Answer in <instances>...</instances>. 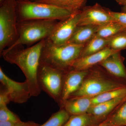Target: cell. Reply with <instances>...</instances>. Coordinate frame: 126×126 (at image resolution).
<instances>
[{"instance_id": "obj_1", "label": "cell", "mask_w": 126, "mask_h": 126, "mask_svg": "<svg viewBox=\"0 0 126 126\" xmlns=\"http://www.w3.org/2000/svg\"><path fill=\"white\" fill-rule=\"evenodd\" d=\"M45 40L28 48L16 47L4 50L0 54L5 61L17 65L20 69L29 84L31 97L38 96L41 92L37 81V73Z\"/></svg>"}, {"instance_id": "obj_2", "label": "cell", "mask_w": 126, "mask_h": 126, "mask_svg": "<svg viewBox=\"0 0 126 126\" xmlns=\"http://www.w3.org/2000/svg\"><path fill=\"white\" fill-rule=\"evenodd\" d=\"M85 45L66 44L55 45L46 39L42 49L40 62L67 72L79 58Z\"/></svg>"}, {"instance_id": "obj_3", "label": "cell", "mask_w": 126, "mask_h": 126, "mask_svg": "<svg viewBox=\"0 0 126 126\" xmlns=\"http://www.w3.org/2000/svg\"><path fill=\"white\" fill-rule=\"evenodd\" d=\"M58 22V20H53L18 21V38L13 44L4 50L7 51L22 45L31 46L46 39L50 36Z\"/></svg>"}, {"instance_id": "obj_4", "label": "cell", "mask_w": 126, "mask_h": 126, "mask_svg": "<svg viewBox=\"0 0 126 126\" xmlns=\"http://www.w3.org/2000/svg\"><path fill=\"white\" fill-rule=\"evenodd\" d=\"M18 21L31 20H62L74 14L55 5L31 0H17Z\"/></svg>"}, {"instance_id": "obj_5", "label": "cell", "mask_w": 126, "mask_h": 126, "mask_svg": "<svg viewBox=\"0 0 126 126\" xmlns=\"http://www.w3.org/2000/svg\"><path fill=\"white\" fill-rule=\"evenodd\" d=\"M121 80L106 73L99 68L94 67L89 69V72L85 77L79 89L70 96L88 97L92 98L110 90L126 87L122 83Z\"/></svg>"}, {"instance_id": "obj_6", "label": "cell", "mask_w": 126, "mask_h": 126, "mask_svg": "<svg viewBox=\"0 0 126 126\" xmlns=\"http://www.w3.org/2000/svg\"><path fill=\"white\" fill-rule=\"evenodd\" d=\"M17 0H5L0 4V54L18 38Z\"/></svg>"}, {"instance_id": "obj_7", "label": "cell", "mask_w": 126, "mask_h": 126, "mask_svg": "<svg viewBox=\"0 0 126 126\" xmlns=\"http://www.w3.org/2000/svg\"><path fill=\"white\" fill-rule=\"evenodd\" d=\"M67 72L40 61L38 69L37 81L41 90L53 99L59 106Z\"/></svg>"}, {"instance_id": "obj_8", "label": "cell", "mask_w": 126, "mask_h": 126, "mask_svg": "<svg viewBox=\"0 0 126 126\" xmlns=\"http://www.w3.org/2000/svg\"><path fill=\"white\" fill-rule=\"evenodd\" d=\"M80 12L74 13L67 19L59 21L47 39L55 45L66 44L78 26Z\"/></svg>"}, {"instance_id": "obj_9", "label": "cell", "mask_w": 126, "mask_h": 126, "mask_svg": "<svg viewBox=\"0 0 126 126\" xmlns=\"http://www.w3.org/2000/svg\"><path fill=\"white\" fill-rule=\"evenodd\" d=\"M0 82L9 93L11 101L17 104L27 102L31 97L27 81L20 82L10 78L0 67Z\"/></svg>"}, {"instance_id": "obj_10", "label": "cell", "mask_w": 126, "mask_h": 126, "mask_svg": "<svg viewBox=\"0 0 126 126\" xmlns=\"http://www.w3.org/2000/svg\"><path fill=\"white\" fill-rule=\"evenodd\" d=\"M112 21H115L108 9L97 3L92 6L84 7L81 11L78 26H99Z\"/></svg>"}, {"instance_id": "obj_11", "label": "cell", "mask_w": 126, "mask_h": 126, "mask_svg": "<svg viewBox=\"0 0 126 126\" xmlns=\"http://www.w3.org/2000/svg\"><path fill=\"white\" fill-rule=\"evenodd\" d=\"M89 72V69L83 70L70 69L66 72L59 106L60 108L63 107L65 102L70 96L79 89Z\"/></svg>"}, {"instance_id": "obj_12", "label": "cell", "mask_w": 126, "mask_h": 126, "mask_svg": "<svg viewBox=\"0 0 126 126\" xmlns=\"http://www.w3.org/2000/svg\"><path fill=\"white\" fill-rule=\"evenodd\" d=\"M118 51H120L114 50L108 47L99 52L84 57H80L73 63L70 69L88 70L96 64H99L111 55Z\"/></svg>"}, {"instance_id": "obj_13", "label": "cell", "mask_w": 126, "mask_h": 126, "mask_svg": "<svg viewBox=\"0 0 126 126\" xmlns=\"http://www.w3.org/2000/svg\"><path fill=\"white\" fill-rule=\"evenodd\" d=\"M98 64L113 77L126 81V69L120 51L111 55Z\"/></svg>"}, {"instance_id": "obj_14", "label": "cell", "mask_w": 126, "mask_h": 126, "mask_svg": "<svg viewBox=\"0 0 126 126\" xmlns=\"http://www.w3.org/2000/svg\"><path fill=\"white\" fill-rule=\"evenodd\" d=\"M126 96L118 97L110 101L90 107L87 113L92 115L101 122L106 120L122 103Z\"/></svg>"}, {"instance_id": "obj_15", "label": "cell", "mask_w": 126, "mask_h": 126, "mask_svg": "<svg viewBox=\"0 0 126 126\" xmlns=\"http://www.w3.org/2000/svg\"><path fill=\"white\" fill-rule=\"evenodd\" d=\"M91 106L92 98L90 97H73L67 100L62 108L71 116L87 113Z\"/></svg>"}, {"instance_id": "obj_16", "label": "cell", "mask_w": 126, "mask_h": 126, "mask_svg": "<svg viewBox=\"0 0 126 126\" xmlns=\"http://www.w3.org/2000/svg\"><path fill=\"white\" fill-rule=\"evenodd\" d=\"M98 26H78L66 44L85 45L94 36Z\"/></svg>"}, {"instance_id": "obj_17", "label": "cell", "mask_w": 126, "mask_h": 126, "mask_svg": "<svg viewBox=\"0 0 126 126\" xmlns=\"http://www.w3.org/2000/svg\"><path fill=\"white\" fill-rule=\"evenodd\" d=\"M44 2L62 7L73 13L81 11L87 0H31Z\"/></svg>"}, {"instance_id": "obj_18", "label": "cell", "mask_w": 126, "mask_h": 126, "mask_svg": "<svg viewBox=\"0 0 126 126\" xmlns=\"http://www.w3.org/2000/svg\"><path fill=\"white\" fill-rule=\"evenodd\" d=\"M111 38H104L98 37H93L84 46L79 58L95 53L108 47Z\"/></svg>"}, {"instance_id": "obj_19", "label": "cell", "mask_w": 126, "mask_h": 126, "mask_svg": "<svg viewBox=\"0 0 126 126\" xmlns=\"http://www.w3.org/2000/svg\"><path fill=\"white\" fill-rule=\"evenodd\" d=\"M124 32H126V30L119 23L112 21L98 26L94 37L109 38Z\"/></svg>"}, {"instance_id": "obj_20", "label": "cell", "mask_w": 126, "mask_h": 126, "mask_svg": "<svg viewBox=\"0 0 126 126\" xmlns=\"http://www.w3.org/2000/svg\"><path fill=\"white\" fill-rule=\"evenodd\" d=\"M101 122L87 113L81 115H71L63 126H93Z\"/></svg>"}, {"instance_id": "obj_21", "label": "cell", "mask_w": 126, "mask_h": 126, "mask_svg": "<svg viewBox=\"0 0 126 126\" xmlns=\"http://www.w3.org/2000/svg\"><path fill=\"white\" fill-rule=\"evenodd\" d=\"M118 107L107 119L113 126H126V101Z\"/></svg>"}, {"instance_id": "obj_22", "label": "cell", "mask_w": 126, "mask_h": 126, "mask_svg": "<svg viewBox=\"0 0 126 126\" xmlns=\"http://www.w3.org/2000/svg\"><path fill=\"white\" fill-rule=\"evenodd\" d=\"M126 95V87L110 90L92 98V106Z\"/></svg>"}, {"instance_id": "obj_23", "label": "cell", "mask_w": 126, "mask_h": 126, "mask_svg": "<svg viewBox=\"0 0 126 126\" xmlns=\"http://www.w3.org/2000/svg\"><path fill=\"white\" fill-rule=\"evenodd\" d=\"M70 116L64 108H61L58 111L52 114L47 121L39 126H63Z\"/></svg>"}, {"instance_id": "obj_24", "label": "cell", "mask_w": 126, "mask_h": 126, "mask_svg": "<svg viewBox=\"0 0 126 126\" xmlns=\"http://www.w3.org/2000/svg\"><path fill=\"white\" fill-rule=\"evenodd\" d=\"M108 47L116 51L126 48V32H122L112 37Z\"/></svg>"}, {"instance_id": "obj_25", "label": "cell", "mask_w": 126, "mask_h": 126, "mask_svg": "<svg viewBox=\"0 0 126 126\" xmlns=\"http://www.w3.org/2000/svg\"><path fill=\"white\" fill-rule=\"evenodd\" d=\"M0 121L18 123L21 121L18 115L11 111L7 106H0Z\"/></svg>"}, {"instance_id": "obj_26", "label": "cell", "mask_w": 126, "mask_h": 126, "mask_svg": "<svg viewBox=\"0 0 126 126\" xmlns=\"http://www.w3.org/2000/svg\"><path fill=\"white\" fill-rule=\"evenodd\" d=\"M108 11L115 21L124 27L126 31V12H115L108 10Z\"/></svg>"}, {"instance_id": "obj_27", "label": "cell", "mask_w": 126, "mask_h": 126, "mask_svg": "<svg viewBox=\"0 0 126 126\" xmlns=\"http://www.w3.org/2000/svg\"><path fill=\"white\" fill-rule=\"evenodd\" d=\"M9 93L4 87L1 85L0 90V106H7L11 102Z\"/></svg>"}, {"instance_id": "obj_28", "label": "cell", "mask_w": 126, "mask_h": 126, "mask_svg": "<svg viewBox=\"0 0 126 126\" xmlns=\"http://www.w3.org/2000/svg\"><path fill=\"white\" fill-rule=\"evenodd\" d=\"M40 124L32 121L24 122L21 121L16 123V126H39Z\"/></svg>"}, {"instance_id": "obj_29", "label": "cell", "mask_w": 126, "mask_h": 126, "mask_svg": "<svg viewBox=\"0 0 126 126\" xmlns=\"http://www.w3.org/2000/svg\"><path fill=\"white\" fill-rule=\"evenodd\" d=\"M17 123L9 121H0V126H16Z\"/></svg>"}, {"instance_id": "obj_30", "label": "cell", "mask_w": 126, "mask_h": 126, "mask_svg": "<svg viewBox=\"0 0 126 126\" xmlns=\"http://www.w3.org/2000/svg\"><path fill=\"white\" fill-rule=\"evenodd\" d=\"M93 126H113L112 124H110L108 119H106V120L101 122L99 124H96Z\"/></svg>"}, {"instance_id": "obj_31", "label": "cell", "mask_w": 126, "mask_h": 126, "mask_svg": "<svg viewBox=\"0 0 126 126\" xmlns=\"http://www.w3.org/2000/svg\"><path fill=\"white\" fill-rule=\"evenodd\" d=\"M119 4L123 5V6H126V0H123L121 2H119Z\"/></svg>"}, {"instance_id": "obj_32", "label": "cell", "mask_w": 126, "mask_h": 126, "mask_svg": "<svg viewBox=\"0 0 126 126\" xmlns=\"http://www.w3.org/2000/svg\"><path fill=\"white\" fill-rule=\"evenodd\" d=\"M123 12H126V6H123L122 9Z\"/></svg>"}, {"instance_id": "obj_33", "label": "cell", "mask_w": 126, "mask_h": 126, "mask_svg": "<svg viewBox=\"0 0 126 126\" xmlns=\"http://www.w3.org/2000/svg\"><path fill=\"white\" fill-rule=\"evenodd\" d=\"M126 101V96H125V98H124V99H123V101L122 102V103L121 104H121L123 103L125 101Z\"/></svg>"}, {"instance_id": "obj_34", "label": "cell", "mask_w": 126, "mask_h": 126, "mask_svg": "<svg viewBox=\"0 0 126 126\" xmlns=\"http://www.w3.org/2000/svg\"><path fill=\"white\" fill-rule=\"evenodd\" d=\"M118 3H119V2H121V1H122L123 0H115Z\"/></svg>"}, {"instance_id": "obj_35", "label": "cell", "mask_w": 126, "mask_h": 126, "mask_svg": "<svg viewBox=\"0 0 126 126\" xmlns=\"http://www.w3.org/2000/svg\"><path fill=\"white\" fill-rule=\"evenodd\" d=\"M4 1L5 0H0V4H2V2H4Z\"/></svg>"}]
</instances>
